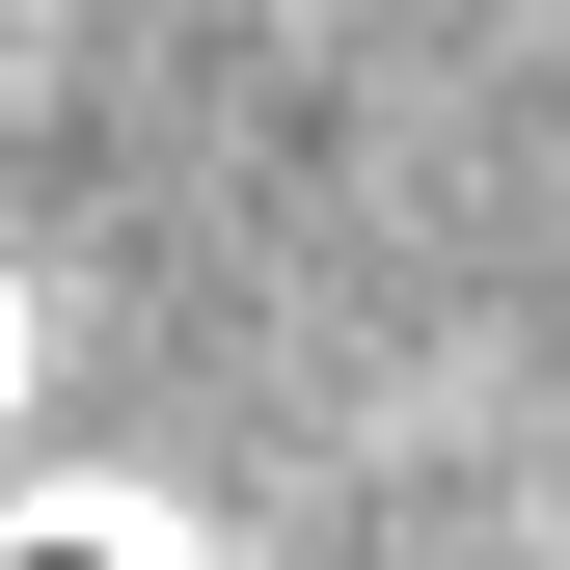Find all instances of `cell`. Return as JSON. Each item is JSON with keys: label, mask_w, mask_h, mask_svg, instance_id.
Returning <instances> with one entry per match:
<instances>
[{"label": "cell", "mask_w": 570, "mask_h": 570, "mask_svg": "<svg viewBox=\"0 0 570 570\" xmlns=\"http://www.w3.org/2000/svg\"><path fill=\"white\" fill-rule=\"evenodd\" d=\"M28 570H136V543H28Z\"/></svg>", "instance_id": "1"}]
</instances>
